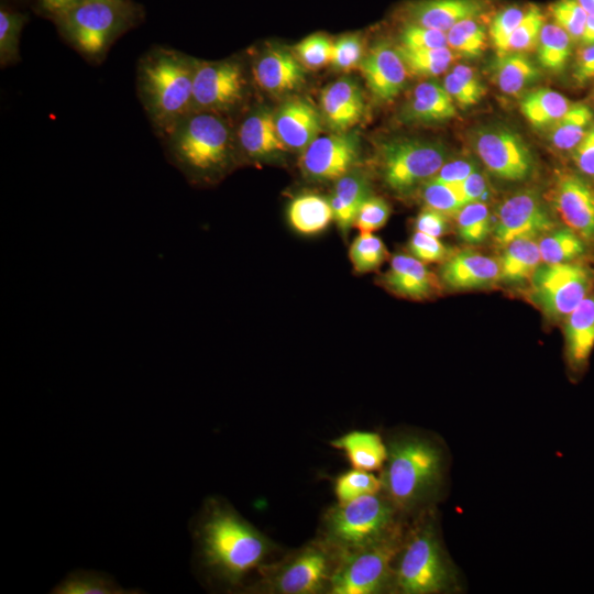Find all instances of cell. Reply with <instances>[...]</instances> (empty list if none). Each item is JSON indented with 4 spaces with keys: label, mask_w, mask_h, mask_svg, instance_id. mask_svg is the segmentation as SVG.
<instances>
[{
    "label": "cell",
    "mask_w": 594,
    "mask_h": 594,
    "mask_svg": "<svg viewBox=\"0 0 594 594\" xmlns=\"http://www.w3.org/2000/svg\"><path fill=\"white\" fill-rule=\"evenodd\" d=\"M196 558L206 575L229 587L264 564L273 546L226 501L208 498L194 527Z\"/></svg>",
    "instance_id": "1"
},
{
    "label": "cell",
    "mask_w": 594,
    "mask_h": 594,
    "mask_svg": "<svg viewBox=\"0 0 594 594\" xmlns=\"http://www.w3.org/2000/svg\"><path fill=\"white\" fill-rule=\"evenodd\" d=\"M161 139L169 163L196 183L221 176L239 148L227 117L207 111L189 112Z\"/></svg>",
    "instance_id": "2"
},
{
    "label": "cell",
    "mask_w": 594,
    "mask_h": 594,
    "mask_svg": "<svg viewBox=\"0 0 594 594\" xmlns=\"http://www.w3.org/2000/svg\"><path fill=\"white\" fill-rule=\"evenodd\" d=\"M195 65L196 58L166 46H154L140 58L138 96L157 136L191 112Z\"/></svg>",
    "instance_id": "3"
},
{
    "label": "cell",
    "mask_w": 594,
    "mask_h": 594,
    "mask_svg": "<svg viewBox=\"0 0 594 594\" xmlns=\"http://www.w3.org/2000/svg\"><path fill=\"white\" fill-rule=\"evenodd\" d=\"M387 450L381 475L382 492L397 509L410 510L437 485L442 468L441 452L431 441L417 436L392 439Z\"/></svg>",
    "instance_id": "4"
},
{
    "label": "cell",
    "mask_w": 594,
    "mask_h": 594,
    "mask_svg": "<svg viewBox=\"0 0 594 594\" xmlns=\"http://www.w3.org/2000/svg\"><path fill=\"white\" fill-rule=\"evenodd\" d=\"M143 14L142 7L130 0H79L54 21L64 38L81 55L100 59Z\"/></svg>",
    "instance_id": "5"
},
{
    "label": "cell",
    "mask_w": 594,
    "mask_h": 594,
    "mask_svg": "<svg viewBox=\"0 0 594 594\" xmlns=\"http://www.w3.org/2000/svg\"><path fill=\"white\" fill-rule=\"evenodd\" d=\"M396 509L383 492L338 502L324 513L318 537L339 554L356 550L386 537L398 527Z\"/></svg>",
    "instance_id": "6"
},
{
    "label": "cell",
    "mask_w": 594,
    "mask_h": 594,
    "mask_svg": "<svg viewBox=\"0 0 594 594\" xmlns=\"http://www.w3.org/2000/svg\"><path fill=\"white\" fill-rule=\"evenodd\" d=\"M340 554L320 537L273 564H262L258 581L248 590L267 594L329 593Z\"/></svg>",
    "instance_id": "7"
},
{
    "label": "cell",
    "mask_w": 594,
    "mask_h": 594,
    "mask_svg": "<svg viewBox=\"0 0 594 594\" xmlns=\"http://www.w3.org/2000/svg\"><path fill=\"white\" fill-rule=\"evenodd\" d=\"M393 582L404 594H433L448 587L450 571L430 520L418 522L404 539Z\"/></svg>",
    "instance_id": "8"
},
{
    "label": "cell",
    "mask_w": 594,
    "mask_h": 594,
    "mask_svg": "<svg viewBox=\"0 0 594 594\" xmlns=\"http://www.w3.org/2000/svg\"><path fill=\"white\" fill-rule=\"evenodd\" d=\"M404 542L398 526L386 537L340 554L329 588L330 594H375L394 581L393 562Z\"/></svg>",
    "instance_id": "9"
},
{
    "label": "cell",
    "mask_w": 594,
    "mask_h": 594,
    "mask_svg": "<svg viewBox=\"0 0 594 594\" xmlns=\"http://www.w3.org/2000/svg\"><path fill=\"white\" fill-rule=\"evenodd\" d=\"M594 289L592 270L575 263L540 264L529 280L528 299L551 321L565 320Z\"/></svg>",
    "instance_id": "10"
},
{
    "label": "cell",
    "mask_w": 594,
    "mask_h": 594,
    "mask_svg": "<svg viewBox=\"0 0 594 594\" xmlns=\"http://www.w3.org/2000/svg\"><path fill=\"white\" fill-rule=\"evenodd\" d=\"M446 147L435 141L405 139L382 147V172L386 185L407 193L431 179L447 162Z\"/></svg>",
    "instance_id": "11"
},
{
    "label": "cell",
    "mask_w": 594,
    "mask_h": 594,
    "mask_svg": "<svg viewBox=\"0 0 594 594\" xmlns=\"http://www.w3.org/2000/svg\"><path fill=\"white\" fill-rule=\"evenodd\" d=\"M246 87L245 73L238 61L196 59L191 111H207L227 117L243 103Z\"/></svg>",
    "instance_id": "12"
},
{
    "label": "cell",
    "mask_w": 594,
    "mask_h": 594,
    "mask_svg": "<svg viewBox=\"0 0 594 594\" xmlns=\"http://www.w3.org/2000/svg\"><path fill=\"white\" fill-rule=\"evenodd\" d=\"M471 138L477 156L497 178L520 182L532 174V153L512 129L504 125L481 127Z\"/></svg>",
    "instance_id": "13"
},
{
    "label": "cell",
    "mask_w": 594,
    "mask_h": 594,
    "mask_svg": "<svg viewBox=\"0 0 594 594\" xmlns=\"http://www.w3.org/2000/svg\"><path fill=\"white\" fill-rule=\"evenodd\" d=\"M493 238L504 248L519 238L541 237L554 229V221L539 195L534 190L518 191L497 208Z\"/></svg>",
    "instance_id": "14"
},
{
    "label": "cell",
    "mask_w": 594,
    "mask_h": 594,
    "mask_svg": "<svg viewBox=\"0 0 594 594\" xmlns=\"http://www.w3.org/2000/svg\"><path fill=\"white\" fill-rule=\"evenodd\" d=\"M359 157L355 133L334 132L317 136L299 160L302 174L315 180H338L349 173Z\"/></svg>",
    "instance_id": "15"
},
{
    "label": "cell",
    "mask_w": 594,
    "mask_h": 594,
    "mask_svg": "<svg viewBox=\"0 0 594 594\" xmlns=\"http://www.w3.org/2000/svg\"><path fill=\"white\" fill-rule=\"evenodd\" d=\"M552 201L565 226L585 242H594V191L575 174L559 176Z\"/></svg>",
    "instance_id": "16"
},
{
    "label": "cell",
    "mask_w": 594,
    "mask_h": 594,
    "mask_svg": "<svg viewBox=\"0 0 594 594\" xmlns=\"http://www.w3.org/2000/svg\"><path fill=\"white\" fill-rule=\"evenodd\" d=\"M360 68L372 94L384 101L399 95L409 74L396 46L386 41L371 47Z\"/></svg>",
    "instance_id": "17"
},
{
    "label": "cell",
    "mask_w": 594,
    "mask_h": 594,
    "mask_svg": "<svg viewBox=\"0 0 594 594\" xmlns=\"http://www.w3.org/2000/svg\"><path fill=\"white\" fill-rule=\"evenodd\" d=\"M440 278L455 290L491 287L501 280L499 261L473 250H462L443 262Z\"/></svg>",
    "instance_id": "18"
},
{
    "label": "cell",
    "mask_w": 594,
    "mask_h": 594,
    "mask_svg": "<svg viewBox=\"0 0 594 594\" xmlns=\"http://www.w3.org/2000/svg\"><path fill=\"white\" fill-rule=\"evenodd\" d=\"M304 65L290 52L273 47L265 50L253 66L257 86L273 95H285L300 88L306 80Z\"/></svg>",
    "instance_id": "19"
},
{
    "label": "cell",
    "mask_w": 594,
    "mask_h": 594,
    "mask_svg": "<svg viewBox=\"0 0 594 594\" xmlns=\"http://www.w3.org/2000/svg\"><path fill=\"white\" fill-rule=\"evenodd\" d=\"M382 282L393 294L416 300L433 297L441 288L439 278L426 264L407 254L393 256Z\"/></svg>",
    "instance_id": "20"
},
{
    "label": "cell",
    "mask_w": 594,
    "mask_h": 594,
    "mask_svg": "<svg viewBox=\"0 0 594 594\" xmlns=\"http://www.w3.org/2000/svg\"><path fill=\"white\" fill-rule=\"evenodd\" d=\"M484 0H417L404 10L407 23L448 32L457 23L479 18Z\"/></svg>",
    "instance_id": "21"
},
{
    "label": "cell",
    "mask_w": 594,
    "mask_h": 594,
    "mask_svg": "<svg viewBox=\"0 0 594 594\" xmlns=\"http://www.w3.org/2000/svg\"><path fill=\"white\" fill-rule=\"evenodd\" d=\"M321 117L334 132H348L363 118L365 102L356 82L340 78L329 84L320 97Z\"/></svg>",
    "instance_id": "22"
},
{
    "label": "cell",
    "mask_w": 594,
    "mask_h": 594,
    "mask_svg": "<svg viewBox=\"0 0 594 594\" xmlns=\"http://www.w3.org/2000/svg\"><path fill=\"white\" fill-rule=\"evenodd\" d=\"M235 133L239 151L250 158L264 160L288 150L278 134L274 113L266 108L245 114Z\"/></svg>",
    "instance_id": "23"
},
{
    "label": "cell",
    "mask_w": 594,
    "mask_h": 594,
    "mask_svg": "<svg viewBox=\"0 0 594 594\" xmlns=\"http://www.w3.org/2000/svg\"><path fill=\"white\" fill-rule=\"evenodd\" d=\"M274 116L278 134L287 148L304 151L321 130L322 117L304 99L285 102Z\"/></svg>",
    "instance_id": "24"
},
{
    "label": "cell",
    "mask_w": 594,
    "mask_h": 594,
    "mask_svg": "<svg viewBox=\"0 0 594 594\" xmlns=\"http://www.w3.org/2000/svg\"><path fill=\"white\" fill-rule=\"evenodd\" d=\"M565 356L573 372L585 369L594 346V289L564 320Z\"/></svg>",
    "instance_id": "25"
},
{
    "label": "cell",
    "mask_w": 594,
    "mask_h": 594,
    "mask_svg": "<svg viewBox=\"0 0 594 594\" xmlns=\"http://www.w3.org/2000/svg\"><path fill=\"white\" fill-rule=\"evenodd\" d=\"M457 116L455 103L443 88L435 81L418 84L403 108V120L436 123Z\"/></svg>",
    "instance_id": "26"
},
{
    "label": "cell",
    "mask_w": 594,
    "mask_h": 594,
    "mask_svg": "<svg viewBox=\"0 0 594 594\" xmlns=\"http://www.w3.org/2000/svg\"><path fill=\"white\" fill-rule=\"evenodd\" d=\"M343 451L353 469L375 471L382 469L387 460V446L381 436L372 431H350L330 442Z\"/></svg>",
    "instance_id": "27"
},
{
    "label": "cell",
    "mask_w": 594,
    "mask_h": 594,
    "mask_svg": "<svg viewBox=\"0 0 594 594\" xmlns=\"http://www.w3.org/2000/svg\"><path fill=\"white\" fill-rule=\"evenodd\" d=\"M503 249L499 260L501 280L506 284L529 282L542 261L538 241L532 238H519Z\"/></svg>",
    "instance_id": "28"
},
{
    "label": "cell",
    "mask_w": 594,
    "mask_h": 594,
    "mask_svg": "<svg viewBox=\"0 0 594 594\" xmlns=\"http://www.w3.org/2000/svg\"><path fill=\"white\" fill-rule=\"evenodd\" d=\"M493 75L499 90L506 95H517L536 82L541 73L526 53L508 52L497 55Z\"/></svg>",
    "instance_id": "29"
},
{
    "label": "cell",
    "mask_w": 594,
    "mask_h": 594,
    "mask_svg": "<svg viewBox=\"0 0 594 594\" xmlns=\"http://www.w3.org/2000/svg\"><path fill=\"white\" fill-rule=\"evenodd\" d=\"M287 218L292 228L305 235L322 232L334 220L330 201L316 194L294 198L288 206Z\"/></svg>",
    "instance_id": "30"
},
{
    "label": "cell",
    "mask_w": 594,
    "mask_h": 594,
    "mask_svg": "<svg viewBox=\"0 0 594 594\" xmlns=\"http://www.w3.org/2000/svg\"><path fill=\"white\" fill-rule=\"evenodd\" d=\"M367 196V185L361 175L348 173L337 180L330 204L333 219L343 234L353 227L356 212Z\"/></svg>",
    "instance_id": "31"
},
{
    "label": "cell",
    "mask_w": 594,
    "mask_h": 594,
    "mask_svg": "<svg viewBox=\"0 0 594 594\" xmlns=\"http://www.w3.org/2000/svg\"><path fill=\"white\" fill-rule=\"evenodd\" d=\"M572 103L560 92L549 88H538L526 94L520 100V110L535 128H550Z\"/></svg>",
    "instance_id": "32"
},
{
    "label": "cell",
    "mask_w": 594,
    "mask_h": 594,
    "mask_svg": "<svg viewBox=\"0 0 594 594\" xmlns=\"http://www.w3.org/2000/svg\"><path fill=\"white\" fill-rule=\"evenodd\" d=\"M593 112L584 103H572L568 111L549 128V141L562 151L573 150L592 125Z\"/></svg>",
    "instance_id": "33"
},
{
    "label": "cell",
    "mask_w": 594,
    "mask_h": 594,
    "mask_svg": "<svg viewBox=\"0 0 594 594\" xmlns=\"http://www.w3.org/2000/svg\"><path fill=\"white\" fill-rule=\"evenodd\" d=\"M572 41L554 22L544 23L536 47L539 65L551 73L562 72L571 57Z\"/></svg>",
    "instance_id": "34"
},
{
    "label": "cell",
    "mask_w": 594,
    "mask_h": 594,
    "mask_svg": "<svg viewBox=\"0 0 594 594\" xmlns=\"http://www.w3.org/2000/svg\"><path fill=\"white\" fill-rule=\"evenodd\" d=\"M546 264L572 263L586 252L585 241L569 228L553 229L538 240Z\"/></svg>",
    "instance_id": "35"
},
{
    "label": "cell",
    "mask_w": 594,
    "mask_h": 594,
    "mask_svg": "<svg viewBox=\"0 0 594 594\" xmlns=\"http://www.w3.org/2000/svg\"><path fill=\"white\" fill-rule=\"evenodd\" d=\"M136 592L123 588L107 573L91 570L70 572L51 591V593L56 594H127Z\"/></svg>",
    "instance_id": "36"
},
{
    "label": "cell",
    "mask_w": 594,
    "mask_h": 594,
    "mask_svg": "<svg viewBox=\"0 0 594 594\" xmlns=\"http://www.w3.org/2000/svg\"><path fill=\"white\" fill-rule=\"evenodd\" d=\"M409 74L420 77H432L444 73L454 59L449 47L409 48L396 46Z\"/></svg>",
    "instance_id": "37"
},
{
    "label": "cell",
    "mask_w": 594,
    "mask_h": 594,
    "mask_svg": "<svg viewBox=\"0 0 594 594\" xmlns=\"http://www.w3.org/2000/svg\"><path fill=\"white\" fill-rule=\"evenodd\" d=\"M448 47L466 58H476L485 51L487 35L476 19H466L447 32Z\"/></svg>",
    "instance_id": "38"
},
{
    "label": "cell",
    "mask_w": 594,
    "mask_h": 594,
    "mask_svg": "<svg viewBox=\"0 0 594 594\" xmlns=\"http://www.w3.org/2000/svg\"><path fill=\"white\" fill-rule=\"evenodd\" d=\"M454 216L459 237L466 243H481L492 232V218L485 202H469Z\"/></svg>",
    "instance_id": "39"
},
{
    "label": "cell",
    "mask_w": 594,
    "mask_h": 594,
    "mask_svg": "<svg viewBox=\"0 0 594 594\" xmlns=\"http://www.w3.org/2000/svg\"><path fill=\"white\" fill-rule=\"evenodd\" d=\"M387 256L384 242L373 232H360L349 249L350 262L354 271L361 274L377 270Z\"/></svg>",
    "instance_id": "40"
},
{
    "label": "cell",
    "mask_w": 594,
    "mask_h": 594,
    "mask_svg": "<svg viewBox=\"0 0 594 594\" xmlns=\"http://www.w3.org/2000/svg\"><path fill=\"white\" fill-rule=\"evenodd\" d=\"M26 16L1 6L0 9V65L6 67L20 61L19 42Z\"/></svg>",
    "instance_id": "41"
},
{
    "label": "cell",
    "mask_w": 594,
    "mask_h": 594,
    "mask_svg": "<svg viewBox=\"0 0 594 594\" xmlns=\"http://www.w3.org/2000/svg\"><path fill=\"white\" fill-rule=\"evenodd\" d=\"M381 477L371 471L353 469L340 474L334 482V493L338 502L345 503L356 497L382 492Z\"/></svg>",
    "instance_id": "42"
},
{
    "label": "cell",
    "mask_w": 594,
    "mask_h": 594,
    "mask_svg": "<svg viewBox=\"0 0 594 594\" xmlns=\"http://www.w3.org/2000/svg\"><path fill=\"white\" fill-rule=\"evenodd\" d=\"M422 199L427 207L436 209L447 216H454L466 200L460 188V184L448 185L433 179L425 183Z\"/></svg>",
    "instance_id": "43"
},
{
    "label": "cell",
    "mask_w": 594,
    "mask_h": 594,
    "mask_svg": "<svg viewBox=\"0 0 594 594\" xmlns=\"http://www.w3.org/2000/svg\"><path fill=\"white\" fill-rule=\"evenodd\" d=\"M543 25L544 15L540 8L535 4L529 6L509 38L508 52L526 53L537 47Z\"/></svg>",
    "instance_id": "44"
},
{
    "label": "cell",
    "mask_w": 594,
    "mask_h": 594,
    "mask_svg": "<svg viewBox=\"0 0 594 594\" xmlns=\"http://www.w3.org/2000/svg\"><path fill=\"white\" fill-rule=\"evenodd\" d=\"M553 22L562 28L573 41H580L587 13L578 0H556L548 8Z\"/></svg>",
    "instance_id": "45"
},
{
    "label": "cell",
    "mask_w": 594,
    "mask_h": 594,
    "mask_svg": "<svg viewBox=\"0 0 594 594\" xmlns=\"http://www.w3.org/2000/svg\"><path fill=\"white\" fill-rule=\"evenodd\" d=\"M333 42L321 33L302 38L296 46V57L307 68L318 69L331 63Z\"/></svg>",
    "instance_id": "46"
},
{
    "label": "cell",
    "mask_w": 594,
    "mask_h": 594,
    "mask_svg": "<svg viewBox=\"0 0 594 594\" xmlns=\"http://www.w3.org/2000/svg\"><path fill=\"white\" fill-rule=\"evenodd\" d=\"M525 11L519 7H507L492 20L488 33L497 55L508 53L509 38L521 21Z\"/></svg>",
    "instance_id": "47"
},
{
    "label": "cell",
    "mask_w": 594,
    "mask_h": 594,
    "mask_svg": "<svg viewBox=\"0 0 594 594\" xmlns=\"http://www.w3.org/2000/svg\"><path fill=\"white\" fill-rule=\"evenodd\" d=\"M389 215L391 208L384 199L367 196L356 212L353 227L360 232H374L386 224Z\"/></svg>",
    "instance_id": "48"
},
{
    "label": "cell",
    "mask_w": 594,
    "mask_h": 594,
    "mask_svg": "<svg viewBox=\"0 0 594 594\" xmlns=\"http://www.w3.org/2000/svg\"><path fill=\"white\" fill-rule=\"evenodd\" d=\"M363 59V42L358 34H346L333 42L332 66L341 72L360 67Z\"/></svg>",
    "instance_id": "49"
},
{
    "label": "cell",
    "mask_w": 594,
    "mask_h": 594,
    "mask_svg": "<svg viewBox=\"0 0 594 594\" xmlns=\"http://www.w3.org/2000/svg\"><path fill=\"white\" fill-rule=\"evenodd\" d=\"M399 45L409 48L448 47L447 33L413 23H406L399 35Z\"/></svg>",
    "instance_id": "50"
},
{
    "label": "cell",
    "mask_w": 594,
    "mask_h": 594,
    "mask_svg": "<svg viewBox=\"0 0 594 594\" xmlns=\"http://www.w3.org/2000/svg\"><path fill=\"white\" fill-rule=\"evenodd\" d=\"M408 250L410 255L424 263L444 262L452 254L439 238L420 231L411 235Z\"/></svg>",
    "instance_id": "51"
},
{
    "label": "cell",
    "mask_w": 594,
    "mask_h": 594,
    "mask_svg": "<svg viewBox=\"0 0 594 594\" xmlns=\"http://www.w3.org/2000/svg\"><path fill=\"white\" fill-rule=\"evenodd\" d=\"M476 169L479 167L473 160L458 158L446 162L431 179L448 185H457L466 179Z\"/></svg>",
    "instance_id": "52"
},
{
    "label": "cell",
    "mask_w": 594,
    "mask_h": 594,
    "mask_svg": "<svg viewBox=\"0 0 594 594\" xmlns=\"http://www.w3.org/2000/svg\"><path fill=\"white\" fill-rule=\"evenodd\" d=\"M442 86L450 95L454 103H457L462 109H466L471 106L476 105L483 97L482 95L473 90L470 86H468L453 72L447 74L443 79Z\"/></svg>",
    "instance_id": "53"
},
{
    "label": "cell",
    "mask_w": 594,
    "mask_h": 594,
    "mask_svg": "<svg viewBox=\"0 0 594 594\" xmlns=\"http://www.w3.org/2000/svg\"><path fill=\"white\" fill-rule=\"evenodd\" d=\"M449 227L447 215L429 207L422 209L415 220L416 231L436 238L444 235L449 231Z\"/></svg>",
    "instance_id": "54"
},
{
    "label": "cell",
    "mask_w": 594,
    "mask_h": 594,
    "mask_svg": "<svg viewBox=\"0 0 594 594\" xmlns=\"http://www.w3.org/2000/svg\"><path fill=\"white\" fill-rule=\"evenodd\" d=\"M572 158L582 173L594 176V124L572 150Z\"/></svg>",
    "instance_id": "55"
},
{
    "label": "cell",
    "mask_w": 594,
    "mask_h": 594,
    "mask_svg": "<svg viewBox=\"0 0 594 594\" xmlns=\"http://www.w3.org/2000/svg\"><path fill=\"white\" fill-rule=\"evenodd\" d=\"M572 75L579 85H584L594 79V44L583 46L578 53Z\"/></svg>",
    "instance_id": "56"
},
{
    "label": "cell",
    "mask_w": 594,
    "mask_h": 594,
    "mask_svg": "<svg viewBox=\"0 0 594 594\" xmlns=\"http://www.w3.org/2000/svg\"><path fill=\"white\" fill-rule=\"evenodd\" d=\"M460 188L463 193L466 204L475 201L484 202V199L488 193L487 180L479 169H476L466 179L460 183Z\"/></svg>",
    "instance_id": "57"
},
{
    "label": "cell",
    "mask_w": 594,
    "mask_h": 594,
    "mask_svg": "<svg viewBox=\"0 0 594 594\" xmlns=\"http://www.w3.org/2000/svg\"><path fill=\"white\" fill-rule=\"evenodd\" d=\"M451 72H453L459 78H461L473 90H475L482 96L485 95L486 88L473 68L464 64H458L452 68Z\"/></svg>",
    "instance_id": "58"
},
{
    "label": "cell",
    "mask_w": 594,
    "mask_h": 594,
    "mask_svg": "<svg viewBox=\"0 0 594 594\" xmlns=\"http://www.w3.org/2000/svg\"><path fill=\"white\" fill-rule=\"evenodd\" d=\"M78 1L79 0H38L37 3L42 12L54 19L61 12L70 8Z\"/></svg>",
    "instance_id": "59"
},
{
    "label": "cell",
    "mask_w": 594,
    "mask_h": 594,
    "mask_svg": "<svg viewBox=\"0 0 594 594\" xmlns=\"http://www.w3.org/2000/svg\"><path fill=\"white\" fill-rule=\"evenodd\" d=\"M582 46L594 44V15H588L585 22L583 33L580 38Z\"/></svg>",
    "instance_id": "60"
},
{
    "label": "cell",
    "mask_w": 594,
    "mask_h": 594,
    "mask_svg": "<svg viewBox=\"0 0 594 594\" xmlns=\"http://www.w3.org/2000/svg\"><path fill=\"white\" fill-rule=\"evenodd\" d=\"M588 15H594V0H578Z\"/></svg>",
    "instance_id": "61"
}]
</instances>
